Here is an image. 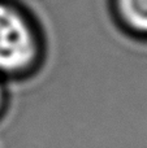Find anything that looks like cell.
Returning a JSON list of instances; mask_svg holds the SVG:
<instances>
[{
    "label": "cell",
    "instance_id": "6da1fadb",
    "mask_svg": "<svg viewBox=\"0 0 147 148\" xmlns=\"http://www.w3.org/2000/svg\"><path fill=\"white\" fill-rule=\"evenodd\" d=\"M46 52L35 17L16 0H0V78H30L43 65Z\"/></svg>",
    "mask_w": 147,
    "mask_h": 148
},
{
    "label": "cell",
    "instance_id": "7a4b0ae2",
    "mask_svg": "<svg viewBox=\"0 0 147 148\" xmlns=\"http://www.w3.org/2000/svg\"><path fill=\"white\" fill-rule=\"evenodd\" d=\"M109 4L120 27L132 35L147 36V0H109Z\"/></svg>",
    "mask_w": 147,
    "mask_h": 148
},
{
    "label": "cell",
    "instance_id": "3957f363",
    "mask_svg": "<svg viewBox=\"0 0 147 148\" xmlns=\"http://www.w3.org/2000/svg\"><path fill=\"white\" fill-rule=\"evenodd\" d=\"M8 108V90L5 86V81L0 78V118L5 114Z\"/></svg>",
    "mask_w": 147,
    "mask_h": 148
}]
</instances>
